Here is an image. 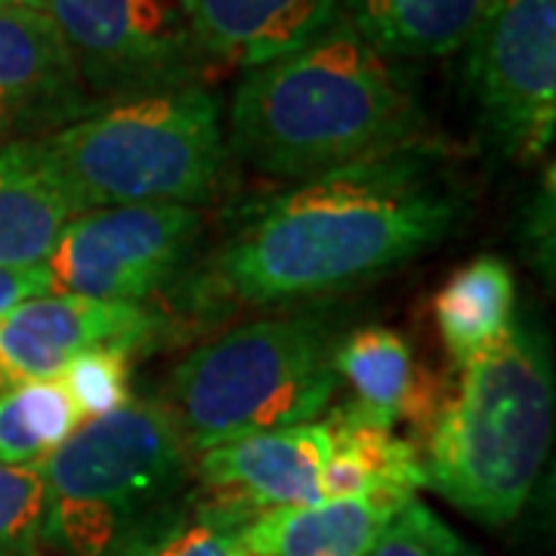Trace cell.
<instances>
[{
  "instance_id": "cell-24",
  "label": "cell",
  "mask_w": 556,
  "mask_h": 556,
  "mask_svg": "<svg viewBox=\"0 0 556 556\" xmlns=\"http://www.w3.org/2000/svg\"><path fill=\"white\" fill-rule=\"evenodd\" d=\"M368 556H479V551L464 535L439 517L424 501H408Z\"/></svg>"
},
{
  "instance_id": "cell-25",
  "label": "cell",
  "mask_w": 556,
  "mask_h": 556,
  "mask_svg": "<svg viewBox=\"0 0 556 556\" xmlns=\"http://www.w3.org/2000/svg\"><path fill=\"white\" fill-rule=\"evenodd\" d=\"M50 294V285L40 266L31 269H0V318L7 316L22 300Z\"/></svg>"
},
{
  "instance_id": "cell-2",
  "label": "cell",
  "mask_w": 556,
  "mask_h": 556,
  "mask_svg": "<svg viewBox=\"0 0 556 556\" xmlns=\"http://www.w3.org/2000/svg\"><path fill=\"white\" fill-rule=\"evenodd\" d=\"M424 112L402 62L338 10L318 35L236 87L226 146L260 174L309 179L420 142Z\"/></svg>"
},
{
  "instance_id": "cell-18",
  "label": "cell",
  "mask_w": 556,
  "mask_h": 556,
  "mask_svg": "<svg viewBox=\"0 0 556 556\" xmlns=\"http://www.w3.org/2000/svg\"><path fill=\"white\" fill-rule=\"evenodd\" d=\"M492 0H340V13L396 62L452 56L473 38Z\"/></svg>"
},
{
  "instance_id": "cell-16",
  "label": "cell",
  "mask_w": 556,
  "mask_h": 556,
  "mask_svg": "<svg viewBox=\"0 0 556 556\" xmlns=\"http://www.w3.org/2000/svg\"><path fill=\"white\" fill-rule=\"evenodd\" d=\"M72 217L38 139L0 146V269L40 266Z\"/></svg>"
},
{
  "instance_id": "cell-19",
  "label": "cell",
  "mask_w": 556,
  "mask_h": 556,
  "mask_svg": "<svg viewBox=\"0 0 556 556\" xmlns=\"http://www.w3.org/2000/svg\"><path fill=\"white\" fill-rule=\"evenodd\" d=\"M439 338L457 368L495 350L517 321V278L495 254L464 263L433 300Z\"/></svg>"
},
{
  "instance_id": "cell-14",
  "label": "cell",
  "mask_w": 556,
  "mask_h": 556,
  "mask_svg": "<svg viewBox=\"0 0 556 556\" xmlns=\"http://www.w3.org/2000/svg\"><path fill=\"white\" fill-rule=\"evenodd\" d=\"M340 0H186L182 10L204 56L232 68H257L318 35Z\"/></svg>"
},
{
  "instance_id": "cell-26",
  "label": "cell",
  "mask_w": 556,
  "mask_h": 556,
  "mask_svg": "<svg viewBox=\"0 0 556 556\" xmlns=\"http://www.w3.org/2000/svg\"><path fill=\"white\" fill-rule=\"evenodd\" d=\"M16 3H31V0H0V7H16Z\"/></svg>"
},
{
  "instance_id": "cell-20",
  "label": "cell",
  "mask_w": 556,
  "mask_h": 556,
  "mask_svg": "<svg viewBox=\"0 0 556 556\" xmlns=\"http://www.w3.org/2000/svg\"><path fill=\"white\" fill-rule=\"evenodd\" d=\"M80 427L60 380L16 383L0 390V464H38Z\"/></svg>"
},
{
  "instance_id": "cell-3",
  "label": "cell",
  "mask_w": 556,
  "mask_h": 556,
  "mask_svg": "<svg viewBox=\"0 0 556 556\" xmlns=\"http://www.w3.org/2000/svg\"><path fill=\"white\" fill-rule=\"evenodd\" d=\"M38 467L43 544L62 556H149L199 504L195 457L152 399L84 420Z\"/></svg>"
},
{
  "instance_id": "cell-8",
  "label": "cell",
  "mask_w": 556,
  "mask_h": 556,
  "mask_svg": "<svg viewBox=\"0 0 556 556\" xmlns=\"http://www.w3.org/2000/svg\"><path fill=\"white\" fill-rule=\"evenodd\" d=\"M204 214L186 204L84 211L65 223L40 263L50 294L146 306L186 269Z\"/></svg>"
},
{
  "instance_id": "cell-22",
  "label": "cell",
  "mask_w": 556,
  "mask_h": 556,
  "mask_svg": "<svg viewBox=\"0 0 556 556\" xmlns=\"http://www.w3.org/2000/svg\"><path fill=\"white\" fill-rule=\"evenodd\" d=\"M47 495L38 464H0V556L43 554Z\"/></svg>"
},
{
  "instance_id": "cell-17",
  "label": "cell",
  "mask_w": 556,
  "mask_h": 556,
  "mask_svg": "<svg viewBox=\"0 0 556 556\" xmlns=\"http://www.w3.org/2000/svg\"><path fill=\"white\" fill-rule=\"evenodd\" d=\"M331 430V455L321 473V501L340 497H396L412 501L424 489L420 448L412 439L396 437L368 424L350 405L325 417Z\"/></svg>"
},
{
  "instance_id": "cell-7",
  "label": "cell",
  "mask_w": 556,
  "mask_h": 556,
  "mask_svg": "<svg viewBox=\"0 0 556 556\" xmlns=\"http://www.w3.org/2000/svg\"><path fill=\"white\" fill-rule=\"evenodd\" d=\"M60 28L97 105L201 84L211 60L177 0H31Z\"/></svg>"
},
{
  "instance_id": "cell-13",
  "label": "cell",
  "mask_w": 556,
  "mask_h": 556,
  "mask_svg": "<svg viewBox=\"0 0 556 556\" xmlns=\"http://www.w3.org/2000/svg\"><path fill=\"white\" fill-rule=\"evenodd\" d=\"M334 371L350 390L346 405L383 430L408 424L415 437H427L445 402L442 380L417 362L408 340L383 325L343 334Z\"/></svg>"
},
{
  "instance_id": "cell-5",
  "label": "cell",
  "mask_w": 556,
  "mask_h": 556,
  "mask_svg": "<svg viewBox=\"0 0 556 556\" xmlns=\"http://www.w3.org/2000/svg\"><path fill=\"white\" fill-rule=\"evenodd\" d=\"M38 146L75 214L130 204L199 207L217 192L229 152L223 109L204 84L102 105Z\"/></svg>"
},
{
  "instance_id": "cell-4",
  "label": "cell",
  "mask_w": 556,
  "mask_h": 556,
  "mask_svg": "<svg viewBox=\"0 0 556 556\" xmlns=\"http://www.w3.org/2000/svg\"><path fill=\"white\" fill-rule=\"evenodd\" d=\"M554 353L535 318L460 368L424 437V489L464 517L501 529L519 517L554 439Z\"/></svg>"
},
{
  "instance_id": "cell-6",
  "label": "cell",
  "mask_w": 556,
  "mask_h": 556,
  "mask_svg": "<svg viewBox=\"0 0 556 556\" xmlns=\"http://www.w3.org/2000/svg\"><path fill=\"white\" fill-rule=\"evenodd\" d=\"M343 340L328 313H294L239 325L179 362L167 412L192 457L229 439L318 420L340 380Z\"/></svg>"
},
{
  "instance_id": "cell-21",
  "label": "cell",
  "mask_w": 556,
  "mask_h": 556,
  "mask_svg": "<svg viewBox=\"0 0 556 556\" xmlns=\"http://www.w3.org/2000/svg\"><path fill=\"white\" fill-rule=\"evenodd\" d=\"M139 350L124 343H105L75 356L56 380L72 399L80 424L105 417L130 402V362Z\"/></svg>"
},
{
  "instance_id": "cell-9",
  "label": "cell",
  "mask_w": 556,
  "mask_h": 556,
  "mask_svg": "<svg viewBox=\"0 0 556 556\" xmlns=\"http://www.w3.org/2000/svg\"><path fill=\"white\" fill-rule=\"evenodd\" d=\"M479 124L501 159H544L556 130V0H492L467 40Z\"/></svg>"
},
{
  "instance_id": "cell-15",
  "label": "cell",
  "mask_w": 556,
  "mask_h": 556,
  "mask_svg": "<svg viewBox=\"0 0 556 556\" xmlns=\"http://www.w3.org/2000/svg\"><path fill=\"white\" fill-rule=\"evenodd\" d=\"M405 504L396 497H340L266 510L251 517L244 544L251 556H368Z\"/></svg>"
},
{
  "instance_id": "cell-1",
  "label": "cell",
  "mask_w": 556,
  "mask_h": 556,
  "mask_svg": "<svg viewBox=\"0 0 556 556\" xmlns=\"http://www.w3.org/2000/svg\"><path fill=\"white\" fill-rule=\"evenodd\" d=\"M467 192L437 152L412 142L298 179L251 207L204 273L211 300L288 306L350 291L448 239Z\"/></svg>"
},
{
  "instance_id": "cell-10",
  "label": "cell",
  "mask_w": 556,
  "mask_h": 556,
  "mask_svg": "<svg viewBox=\"0 0 556 556\" xmlns=\"http://www.w3.org/2000/svg\"><path fill=\"white\" fill-rule=\"evenodd\" d=\"M97 109L53 20L31 3L0 7V146L50 137Z\"/></svg>"
},
{
  "instance_id": "cell-27",
  "label": "cell",
  "mask_w": 556,
  "mask_h": 556,
  "mask_svg": "<svg viewBox=\"0 0 556 556\" xmlns=\"http://www.w3.org/2000/svg\"><path fill=\"white\" fill-rule=\"evenodd\" d=\"M177 3H179V7H182V3H186V0H177Z\"/></svg>"
},
{
  "instance_id": "cell-11",
  "label": "cell",
  "mask_w": 556,
  "mask_h": 556,
  "mask_svg": "<svg viewBox=\"0 0 556 556\" xmlns=\"http://www.w3.org/2000/svg\"><path fill=\"white\" fill-rule=\"evenodd\" d=\"M331 455L325 420L260 430L195 455L199 492L248 517L321 501V473Z\"/></svg>"
},
{
  "instance_id": "cell-12",
  "label": "cell",
  "mask_w": 556,
  "mask_h": 556,
  "mask_svg": "<svg viewBox=\"0 0 556 556\" xmlns=\"http://www.w3.org/2000/svg\"><path fill=\"white\" fill-rule=\"evenodd\" d=\"M161 318L146 306H121L68 294L22 300L0 318V390L56 380L84 350L124 343L142 350Z\"/></svg>"
},
{
  "instance_id": "cell-23",
  "label": "cell",
  "mask_w": 556,
  "mask_h": 556,
  "mask_svg": "<svg viewBox=\"0 0 556 556\" xmlns=\"http://www.w3.org/2000/svg\"><path fill=\"white\" fill-rule=\"evenodd\" d=\"M251 517L199 492V504L174 535L149 556H251L244 529Z\"/></svg>"
}]
</instances>
